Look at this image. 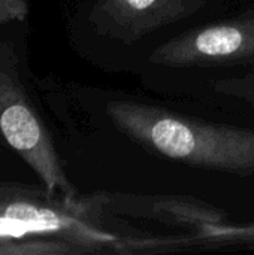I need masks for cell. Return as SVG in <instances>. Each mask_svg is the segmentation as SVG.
<instances>
[{
  "label": "cell",
  "instance_id": "cell-1",
  "mask_svg": "<svg viewBox=\"0 0 254 255\" xmlns=\"http://www.w3.org/2000/svg\"><path fill=\"white\" fill-rule=\"evenodd\" d=\"M112 124L132 140L195 167L254 175V131L192 120L151 105L112 100Z\"/></svg>",
  "mask_w": 254,
  "mask_h": 255
},
{
  "label": "cell",
  "instance_id": "cell-2",
  "mask_svg": "<svg viewBox=\"0 0 254 255\" xmlns=\"http://www.w3.org/2000/svg\"><path fill=\"white\" fill-rule=\"evenodd\" d=\"M0 139L27 163L49 193L76 200L52 137L25 91L18 55L3 36H0Z\"/></svg>",
  "mask_w": 254,
  "mask_h": 255
},
{
  "label": "cell",
  "instance_id": "cell-3",
  "mask_svg": "<svg viewBox=\"0 0 254 255\" xmlns=\"http://www.w3.org/2000/svg\"><path fill=\"white\" fill-rule=\"evenodd\" d=\"M0 239H61L94 253L114 236L93 227L78 200L49 193L45 185L0 181Z\"/></svg>",
  "mask_w": 254,
  "mask_h": 255
},
{
  "label": "cell",
  "instance_id": "cell-4",
  "mask_svg": "<svg viewBox=\"0 0 254 255\" xmlns=\"http://www.w3.org/2000/svg\"><path fill=\"white\" fill-rule=\"evenodd\" d=\"M254 60V10L187 31L162 46L150 61L168 67H208Z\"/></svg>",
  "mask_w": 254,
  "mask_h": 255
},
{
  "label": "cell",
  "instance_id": "cell-5",
  "mask_svg": "<svg viewBox=\"0 0 254 255\" xmlns=\"http://www.w3.org/2000/svg\"><path fill=\"white\" fill-rule=\"evenodd\" d=\"M205 0H97L90 13L96 31L133 43L168 24L196 13Z\"/></svg>",
  "mask_w": 254,
  "mask_h": 255
},
{
  "label": "cell",
  "instance_id": "cell-6",
  "mask_svg": "<svg viewBox=\"0 0 254 255\" xmlns=\"http://www.w3.org/2000/svg\"><path fill=\"white\" fill-rule=\"evenodd\" d=\"M214 88L222 94L241 99L243 102L254 106V70L241 78L217 81Z\"/></svg>",
  "mask_w": 254,
  "mask_h": 255
}]
</instances>
